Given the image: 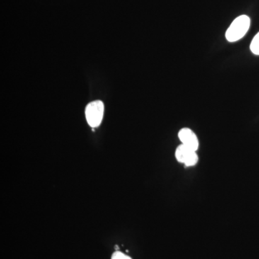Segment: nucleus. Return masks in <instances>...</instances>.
<instances>
[{"instance_id":"nucleus-5","label":"nucleus","mask_w":259,"mask_h":259,"mask_svg":"<svg viewBox=\"0 0 259 259\" xmlns=\"http://www.w3.org/2000/svg\"><path fill=\"white\" fill-rule=\"evenodd\" d=\"M250 49L253 54L259 56V32L255 35L250 42Z\"/></svg>"},{"instance_id":"nucleus-2","label":"nucleus","mask_w":259,"mask_h":259,"mask_svg":"<svg viewBox=\"0 0 259 259\" xmlns=\"http://www.w3.org/2000/svg\"><path fill=\"white\" fill-rule=\"evenodd\" d=\"M104 104L100 100L90 102L85 110L87 121L92 127H97L101 124L104 115Z\"/></svg>"},{"instance_id":"nucleus-1","label":"nucleus","mask_w":259,"mask_h":259,"mask_svg":"<svg viewBox=\"0 0 259 259\" xmlns=\"http://www.w3.org/2000/svg\"><path fill=\"white\" fill-rule=\"evenodd\" d=\"M250 19L247 15H240L233 20L226 32L228 41L233 42L241 40L249 30Z\"/></svg>"},{"instance_id":"nucleus-4","label":"nucleus","mask_w":259,"mask_h":259,"mask_svg":"<svg viewBox=\"0 0 259 259\" xmlns=\"http://www.w3.org/2000/svg\"><path fill=\"white\" fill-rule=\"evenodd\" d=\"M179 139L184 146L197 151L199 148V140L197 135L188 127L181 129L178 134Z\"/></svg>"},{"instance_id":"nucleus-3","label":"nucleus","mask_w":259,"mask_h":259,"mask_svg":"<svg viewBox=\"0 0 259 259\" xmlns=\"http://www.w3.org/2000/svg\"><path fill=\"white\" fill-rule=\"evenodd\" d=\"M175 157L180 163H183L186 166L188 167L195 166L199 161L197 151L182 144L177 148Z\"/></svg>"},{"instance_id":"nucleus-6","label":"nucleus","mask_w":259,"mask_h":259,"mask_svg":"<svg viewBox=\"0 0 259 259\" xmlns=\"http://www.w3.org/2000/svg\"><path fill=\"white\" fill-rule=\"evenodd\" d=\"M112 259H132L128 255L124 254L122 252L116 251L112 255Z\"/></svg>"}]
</instances>
